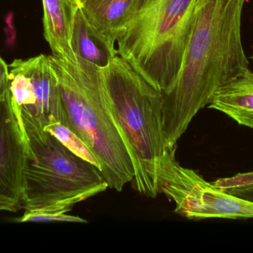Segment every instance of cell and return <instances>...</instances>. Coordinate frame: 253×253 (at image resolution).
<instances>
[{"mask_svg": "<svg viewBox=\"0 0 253 253\" xmlns=\"http://www.w3.org/2000/svg\"><path fill=\"white\" fill-rule=\"evenodd\" d=\"M246 0H198L181 69L162 92L167 147H176L196 114L220 88L250 69L242 40Z\"/></svg>", "mask_w": 253, "mask_h": 253, "instance_id": "1", "label": "cell"}, {"mask_svg": "<svg viewBox=\"0 0 253 253\" xmlns=\"http://www.w3.org/2000/svg\"><path fill=\"white\" fill-rule=\"evenodd\" d=\"M105 95L113 120L132 160V186L156 199L159 173L166 152L162 93L117 55L103 68Z\"/></svg>", "mask_w": 253, "mask_h": 253, "instance_id": "2", "label": "cell"}, {"mask_svg": "<svg viewBox=\"0 0 253 253\" xmlns=\"http://www.w3.org/2000/svg\"><path fill=\"white\" fill-rule=\"evenodd\" d=\"M49 58L59 83L65 126L96 156L108 187L123 191L132 182L134 169L108 109L103 68L79 57L74 61L55 55Z\"/></svg>", "mask_w": 253, "mask_h": 253, "instance_id": "3", "label": "cell"}, {"mask_svg": "<svg viewBox=\"0 0 253 253\" xmlns=\"http://www.w3.org/2000/svg\"><path fill=\"white\" fill-rule=\"evenodd\" d=\"M25 139L22 209L66 213L108 187L100 171L70 151L23 111H16Z\"/></svg>", "mask_w": 253, "mask_h": 253, "instance_id": "4", "label": "cell"}, {"mask_svg": "<svg viewBox=\"0 0 253 253\" xmlns=\"http://www.w3.org/2000/svg\"><path fill=\"white\" fill-rule=\"evenodd\" d=\"M198 0H144L116 33L119 56L159 92L181 69Z\"/></svg>", "mask_w": 253, "mask_h": 253, "instance_id": "5", "label": "cell"}, {"mask_svg": "<svg viewBox=\"0 0 253 253\" xmlns=\"http://www.w3.org/2000/svg\"><path fill=\"white\" fill-rule=\"evenodd\" d=\"M175 152L176 147H168L159 173V193L174 202L175 213L191 220L253 218V202L224 191L181 166Z\"/></svg>", "mask_w": 253, "mask_h": 253, "instance_id": "6", "label": "cell"}, {"mask_svg": "<svg viewBox=\"0 0 253 253\" xmlns=\"http://www.w3.org/2000/svg\"><path fill=\"white\" fill-rule=\"evenodd\" d=\"M7 94L16 111H23L44 128L53 123L66 126L56 74L49 56L15 59L10 65Z\"/></svg>", "mask_w": 253, "mask_h": 253, "instance_id": "7", "label": "cell"}, {"mask_svg": "<svg viewBox=\"0 0 253 253\" xmlns=\"http://www.w3.org/2000/svg\"><path fill=\"white\" fill-rule=\"evenodd\" d=\"M25 139L8 94L0 101V211L22 209Z\"/></svg>", "mask_w": 253, "mask_h": 253, "instance_id": "8", "label": "cell"}, {"mask_svg": "<svg viewBox=\"0 0 253 253\" xmlns=\"http://www.w3.org/2000/svg\"><path fill=\"white\" fill-rule=\"evenodd\" d=\"M44 35L53 55L74 61L77 56L71 48V33L76 12L71 0H42Z\"/></svg>", "mask_w": 253, "mask_h": 253, "instance_id": "9", "label": "cell"}, {"mask_svg": "<svg viewBox=\"0 0 253 253\" xmlns=\"http://www.w3.org/2000/svg\"><path fill=\"white\" fill-rule=\"evenodd\" d=\"M208 108L216 110L238 124L253 129V72L251 69L220 88Z\"/></svg>", "mask_w": 253, "mask_h": 253, "instance_id": "10", "label": "cell"}, {"mask_svg": "<svg viewBox=\"0 0 253 253\" xmlns=\"http://www.w3.org/2000/svg\"><path fill=\"white\" fill-rule=\"evenodd\" d=\"M71 48L77 57L105 68L118 54L115 43L98 32L82 7L76 12L71 33Z\"/></svg>", "mask_w": 253, "mask_h": 253, "instance_id": "11", "label": "cell"}, {"mask_svg": "<svg viewBox=\"0 0 253 253\" xmlns=\"http://www.w3.org/2000/svg\"><path fill=\"white\" fill-rule=\"evenodd\" d=\"M144 1V0H86L82 9L90 25L103 37L116 44V33L135 14Z\"/></svg>", "mask_w": 253, "mask_h": 253, "instance_id": "12", "label": "cell"}, {"mask_svg": "<svg viewBox=\"0 0 253 253\" xmlns=\"http://www.w3.org/2000/svg\"><path fill=\"white\" fill-rule=\"evenodd\" d=\"M44 129L57 138L66 148L76 155L91 163L100 172L102 171L100 163L91 150L87 147L85 143L69 128L60 123H53L46 126Z\"/></svg>", "mask_w": 253, "mask_h": 253, "instance_id": "13", "label": "cell"}, {"mask_svg": "<svg viewBox=\"0 0 253 253\" xmlns=\"http://www.w3.org/2000/svg\"><path fill=\"white\" fill-rule=\"evenodd\" d=\"M16 222H52V221H68V222L87 223V221L79 216L67 215L66 213L51 212H25Z\"/></svg>", "mask_w": 253, "mask_h": 253, "instance_id": "14", "label": "cell"}, {"mask_svg": "<svg viewBox=\"0 0 253 253\" xmlns=\"http://www.w3.org/2000/svg\"><path fill=\"white\" fill-rule=\"evenodd\" d=\"M8 74V66L0 56V101L5 99L7 96Z\"/></svg>", "mask_w": 253, "mask_h": 253, "instance_id": "15", "label": "cell"}, {"mask_svg": "<svg viewBox=\"0 0 253 253\" xmlns=\"http://www.w3.org/2000/svg\"><path fill=\"white\" fill-rule=\"evenodd\" d=\"M71 1H73V3H74L77 7L80 8V7H82L83 4L85 2L86 0H71Z\"/></svg>", "mask_w": 253, "mask_h": 253, "instance_id": "16", "label": "cell"}, {"mask_svg": "<svg viewBox=\"0 0 253 253\" xmlns=\"http://www.w3.org/2000/svg\"><path fill=\"white\" fill-rule=\"evenodd\" d=\"M251 58H252L253 60V54H252V56H251Z\"/></svg>", "mask_w": 253, "mask_h": 253, "instance_id": "17", "label": "cell"}]
</instances>
